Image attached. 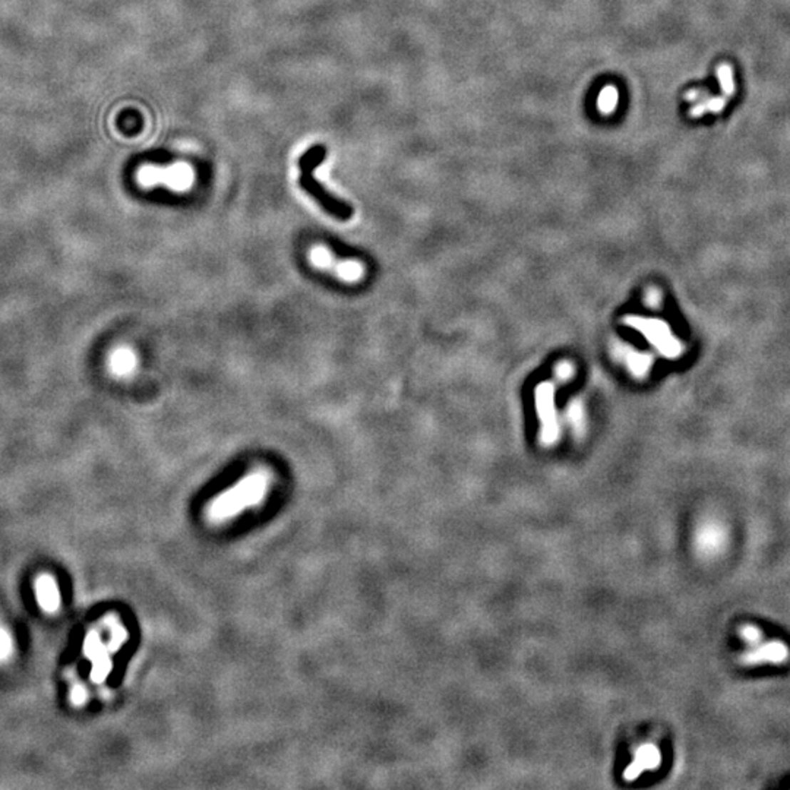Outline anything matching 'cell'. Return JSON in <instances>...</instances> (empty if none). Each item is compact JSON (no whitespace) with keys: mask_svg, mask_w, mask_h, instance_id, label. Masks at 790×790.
<instances>
[{"mask_svg":"<svg viewBox=\"0 0 790 790\" xmlns=\"http://www.w3.org/2000/svg\"><path fill=\"white\" fill-rule=\"evenodd\" d=\"M325 157H327L325 145L317 144L310 147L299 158V170H300L299 185L309 196H312L318 202V205L332 218L338 221H349L354 215V208L349 202L334 196L314 176V172L324 163Z\"/></svg>","mask_w":790,"mask_h":790,"instance_id":"1","label":"cell"},{"mask_svg":"<svg viewBox=\"0 0 790 790\" xmlns=\"http://www.w3.org/2000/svg\"><path fill=\"white\" fill-rule=\"evenodd\" d=\"M268 477L265 473H253L243 478L233 489L221 495L211 506L214 518H227L242 511V508L258 503L267 491Z\"/></svg>","mask_w":790,"mask_h":790,"instance_id":"2","label":"cell"},{"mask_svg":"<svg viewBox=\"0 0 790 790\" xmlns=\"http://www.w3.org/2000/svg\"><path fill=\"white\" fill-rule=\"evenodd\" d=\"M310 262L315 267L335 272L338 277L347 281H357L363 277L364 268L357 261H338L329 250L324 246H314L309 252Z\"/></svg>","mask_w":790,"mask_h":790,"instance_id":"3","label":"cell"},{"mask_svg":"<svg viewBox=\"0 0 790 790\" xmlns=\"http://www.w3.org/2000/svg\"><path fill=\"white\" fill-rule=\"evenodd\" d=\"M662 763V752L655 744H642L640 745L635 752L634 758L628 767L624 771V779L627 781L637 780L642 773L653 771L660 767Z\"/></svg>","mask_w":790,"mask_h":790,"instance_id":"4","label":"cell"},{"mask_svg":"<svg viewBox=\"0 0 790 790\" xmlns=\"http://www.w3.org/2000/svg\"><path fill=\"white\" fill-rule=\"evenodd\" d=\"M789 657V648L781 641H770L764 644L752 645L751 650L745 652L741 657L744 665L756 666V665H780Z\"/></svg>","mask_w":790,"mask_h":790,"instance_id":"5","label":"cell"},{"mask_svg":"<svg viewBox=\"0 0 790 790\" xmlns=\"http://www.w3.org/2000/svg\"><path fill=\"white\" fill-rule=\"evenodd\" d=\"M727 540L726 530L722 524L716 521H707L702 523L697 528L695 534V548L702 556H713L717 555Z\"/></svg>","mask_w":790,"mask_h":790,"instance_id":"6","label":"cell"},{"mask_svg":"<svg viewBox=\"0 0 790 790\" xmlns=\"http://www.w3.org/2000/svg\"><path fill=\"white\" fill-rule=\"evenodd\" d=\"M36 596L39 605L46 612H56L61 606V592L54 578L50 575H40L36 581Z\"/></svg>","mask_w":790,"mask_h":790,"instance_id":"7","label":"cell"},{"mask_svg":"<svg viewBox=\"0 0 790 790\" xmlns=\"http://www.w3.org/2000/svg\"><path fill=\"white\" fill-rule=\"evenodd\" d=\"M110 369L118 376H128L133 372L136 366V357L130 349L120 347L110 356Z\"/></svg>","mask_w":790,"mask_h":790,"instance_id":"8","label":"cell"},{"mask_svg":"<svg viewBox=\"0 0 790 790\" xmlns=\"http://www.w3.org/2000/svg\"><path fill=\"white\" fill-rule=\"evenodd\" d=\"M83 653H86V656L91 662L101 657V656H104V655H107L106 648H104L100 637L97 635V632H91L86 638V642H83Z\"/></svg>","mask_w":790,"mask_h":790,"instance_id":"9","label":"cell"},{"mask_svg":"<svg viewBox=\"0 0 790 790\" xmlns=\"http://www.w3.org/2000/svg\"><path fill=\"white\" fill-rule=\"evenodd\" d=\"M616 104H617V91L615 90V87H606L600 93L599 101H597L600 111L603 115H610V113L615 110Z\"/></svg>","mask_w":790,"mask_h":790,"instance_id":"10","label":"cell"},{"mask_svg":"<svg viewBox=\"0 0 790 790\" xmlns=\"http://www.w3.org/2000/svg\"><path fill=\"white\" fill-rule=\"evenodd\" d=\"M739 632H741L742 640L749 645H756V644H759L761 641H763V632H761L754 625H745Z\"/></svg>","mask_w":790,"mask_h":790,"instance_id":"11","label":"cell"},{"mask_svg":"<svg viewBox=\"0 0 790 790\" xmlns=\"http://www.w3.org/2000/svg\"><path fill=\"white\" fill-rule=\"evenodd\" d=\"M12 653V638L6 630L0 628V662L8 659Z\"/></svg>","mask_w":790,"mask_h":790,"instance_id":"12","label":"cell"},{"mask_svg":"<svg viewBox=\"0 0 790 790\" xmlns=\"http://www.w3.org/2000/svg\"><path fill=\"white\" fill-rule=\"evenodd\" d=\"M72 701H73L75 704H78V705H81V704L86 702V701H87V691H86V688L81 687V685L73 687V689H72Z\"/></svg>","mask_w":790,"mask_h":790,"instance_id":"13","label":"cell"}]
</instances>
